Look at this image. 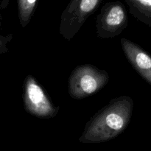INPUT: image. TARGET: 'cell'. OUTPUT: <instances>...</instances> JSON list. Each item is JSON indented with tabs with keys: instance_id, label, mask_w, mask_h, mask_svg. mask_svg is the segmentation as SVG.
<instances>
[{
	"instance_id": "6da1fadb",
	"label": "cell",
	"mask_w": 151,
	"mask_h": 151,
	"mask_svg": "<svg viewBox=\"0 0 151 151\" xmlns=\"http://www.w3.org/2000/svg\"><path fill=\"white\" fill-rule=\"evenodd\" d=\"M134 101L129 96L112 99L86 125L79 138L83 144L106 142L122 134L131 122Z\"/></svg>"
},
{
	"instance_id": "7a4b0ae2",
	"label": "cell",
	"mask_w": 151,
	"mask_h": 151,
	"mask_svg": "<svg viewBox=\"0 0 151 151\" xmlns=\"http://www.w3.org/2000/svg\"><path fill=\"white\" fill-rule=\"evenodd\" d=\"M109 73L91 64L79 65L68 81V91L72 98L81 100L96 94L109 81Z\"/></svg>"
},
{
	"instance_id": "3957f363",
	"label": "cell",
	"mask_w": 151,
	"mask_h": 151,
	"mask_svg": "<svg viewBox=\"0 0 151 151\" xmlns=\"http://www.w3.org/2000/svg\"><path fill=\"white\" fill-rule=\"evenodd\" d=\"M103 0H70L60 16L59 33L66 41L77 35Z\"/></svg>"
},
{
	"instance_id": "277c9868",
	"label": "cell",
	"mask_w": 151,
	"mask_h": 151,
	"mask_svg": "<svg viewBox=\"0 0 151 151\" xmlns=\"http://www.w3.org/2000/svg\"><path fill=\"white\" fill-rule=\"evenodd\" d=\"M24 107L27 113L40 119H51L58 114L60 108L50 97L33 76L28 75L24 82Z\"/></svg>"
},
{
	"instance_id": "5b68a950",
	"label": "cell",
	"mask_w": 151,
	"mask_h": 151,
	"mask_svg": "<svg viewBox=\"0 0 151 151\" xmlns=\"http://www.w3.org/2000/svg\"><path fill=\"white\" fill-rule=\"evenodd\" d=\"M128 25V16L121 1H109L102 7L96 19L97 37L111 38L120 35Z\"/></svg>"
},
{
	"instance_id": "8992f818",
	"label": "cell",
	"mask_w": 151,
	"mask_h": 151,
	"mask_svg": "<svg viewBox=\"0 0 151 151\" xmlns=\"http://www.w3.org/2000/svg\"><path fill=\"white\" fill-rule=\"evenodd\" d=\"M125 57L140 76L151 86V56L140 46L125 38H121Z\"/></svg>"
},
{
	"instance_id": "52a82bcc",
	"label": "cell",
	"mask_w": 151,
	"mask_h": 151,
	"mask_svg": "<svg viewBox=\"0 0 151 151\" xmlns=\"http://www.w3.org/2000/svg\"><path fill=\"white\" fill-rule=\"evenodd\" d=\"M129 11L140 22L151 27V0H125Z\"/></svg>"
},
{
	"instance_id": "ba28073f",
	"label": "cell",
	"mask_w": 151,
	"mask_h": 151,
	"mask_svg": "<svg viewBox=\"0 0 151 151\" xmlns=\"http://www.w3.org/2000/svg\"><path fill=\"white\" fill-rule=\"evenodd\" d=\"M37 3L38 0H17L19 19L22 27H25L30 22Z\"/></svg>"
},
{
	"instance_id": "9c48e42d",
	"label": "cell",
	"mask_w": 151,
	"mask_h": 151,
	"mask_svg": "<svg viewBox=\"0 0 151 151\" xmlns=\"http://www.w3.org/2000/svg\"><path fill=\"white\" fill-rule=\"evenodd\" d=\"M13 39V35L9 34L7 35H0V55L7 53L9 51L7 44Z\"/></svg>"
},
{
	"instance_id": "30bf717a",
	"label": "cell",
	"mask_w": 151,
	"mask_h": 151,
	"mask_svg": "<svg viewBox=\"0 0 151 151\" xmlns=\"http://www.w3.org/2000/svg\"><path fill=\"white\" fill-rule=\"evenodd\" d=\"M2 4H0V26L1 25V20H2V16H1V10L2 8Z\"/></svg>"
}]
</instances>
